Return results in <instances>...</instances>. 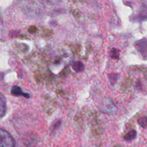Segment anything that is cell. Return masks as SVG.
Wrapping results in <instances>:
<instances>
[{"label": "cell", "instance_id": "cell-1", "mask_svg": "<svg viewBox=\"0 0 147 147\" xmlns=\"http://www.w3.org/2000/svg\"><path fill=\"white\" fill-rule=\"evenodd\" d=\"M0 147H14V139L9 132L1 129L0 130Z\"/></svg>", "mask_w": 147, "mask_h": 147}, {"label": "cell", "instance_id": "cell-2", "mask_svg": "<svg viewBox=\"0 0 147 147\" xmlns=\"http://www.w3.org/2000/svg\"><path fill=\"white\" fill-rule=\"evenodd\" d=\"M136 48L144 57H147V39H142L136 42Z\"/></svg>", "mask_w": 147, "mask_h": 147}, {"label": "cell", "instance_id": "cell-3", "mask_svg": "<svg viewBox=\"0 0 147 147\" xmlns=\"http://www.w3.org/2000/svg\"><path fill=\"white\" fill-rule=\"evenodd\" d=\"M11 94L14 95V96H24L26 98H30V95H29L28 93H24V92L22 90V89L17 86H14L12 88H11Z\"/></svg>", "mask_w": 147, "mask_h": 147}, {"label": "cell", "instance_id": "cell-4", "mask_svg": "<svg viewBox=\"0 0 147 147\" xmlns=\"http://www.w3.org/2000/svg\"><path fill=\"white\" fill-rule=\"evenodd\" d=\"M7 112V103H6V99L2 94H1L0 98V115L1 118L4 117Z\"/></svg>", "mask_w": 147, "mask_h": 147}, {"label": "cell", "instance_id": "cell-5", "mask_svg": "<svg viewBox=\"0 0 147 147\" xmlns=\"http://www.w3.org/2000/svg\"><path fill=\"white\" fill-rule=\"evenodd\" d=\"M72 67H73V70L77 73H80V72L83 71L85 68V66L83 65V63L80 61H76L73 63V65H72Z\"/></svg>", "mask_w": 147, "mask_h": 147}, {"label": "cell", "instance_id": "cell-6", "mask_svg": "<svg viewBox=\"0 0 147 147\" xmlns=\"http://www.w3.org/2000/svg\"><path fill=\"white\" fill-rule=\"evenodd\" d=\"M136 136H137V134H136V131L131 130L124 136V139L126 141H128V142H130V141H132L136 139Z\"/></svg>", "mask_w": 147, "mask_h": 147}, {"label": "cell", "instance_id": "cell-7", "mask_svg": "<svg viewBox=\"0 0 147 147\" xmlns=\"http://www.w3.org/2000/svg\"><path fill=\"white\" fill-rule=\"evenodd\" d=\"M138 123L144 129L147 128V116H143L138 119Z\"/></svg>", "mask_w": 147, "mask_h": 147}, {"label": "cell", "instance_id": "cell-8", "mask_svg": "<svg viewBox=\"0 0 147 147\" xmlns=\"http://www.w3.org/2000/svg\"><path fill=\"white\" fill-rule=\"evenodd\" d=\"M118 78H119V76L117 74H115V73H111V74L109 75V81L111 82L112 85H114L115 83H116L117 82Z\"/></svg>", "mask_w": 147, "mask_h": 147}, {"label": "cell", "instance_id": "cell-9", "mask_svg": "<svg viewBox=\"0 0 147 147\" xmlns=\"http://www.w3.org/2000/svg\"><path fill=\"white\" fill-rule=\"evenodd\" d=\"M119 53H120V51L118 49L113 48L111 51V57L113 59H119Z\"/></svg>", "mask_w": 147, "mask_h": 147}]
</instances>
